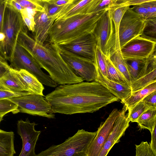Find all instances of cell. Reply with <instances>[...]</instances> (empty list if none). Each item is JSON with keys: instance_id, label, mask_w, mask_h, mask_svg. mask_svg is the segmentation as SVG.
Returning a JSON list of instances; mask_svg holds the SVG:
<instances>
[{"instance_id": "obj_23", "label": "cell", "mask_w": 156, "mask_h": 156, "mask_svg": "<svg viewBox=\"0 0 156 156\" xmlns=\"http://www.w3.org/2000/svg\"><path fill=\"white\" fill-rule=\"evenodd\" d=\"M155 91H156V82L141 90L132 93L129 98L121 102L126 106L128 110L142 101L147 96Z\"/></svg>"}, {"instance_id": "obj_7", "label": "cell", "mask_w": 156, "mask_h": 156, "mask_svg": "<svg viewBox=\"0 0 156 156\" xmlns=\"http://www.w3.org/2000/svg\"><path fill=\"white\" fill-rule=\"evenodd\" d=\"M97 46L109 58L115 51V34L110 12L107 10L97 22L93 33Z\"/></svg>"}, {"instance_id": "obj_15", "label": "cell", "mask_w": 156, "mask_h": 156, "mask_svg": "<svg viewBox=\"0 0 156 156\" xmlns=\"http://www.w3.org/2000/svg\"><path fill=\"white\" fill-rule=\"evenodd\" d=\"M97 43L93 33L79 38L67 44L58 46L65 50L94 62Z\"/></svg>"}, {"instance_id": "obj_38", "label": "cell", "mask_w": 156, "mask_h": 156, "mask_svg": "<svg viewBox=\"0 0 156 156\" xmlns=\"http://www.w3.org/2000/svg\"><path fill=\"white\" fill-rule=\"evenodd\" d=\"M31 94L27 92H16L0 88V100L10 98Z\"/></svg>"}, {"instance_id": "obj_8", "label": "cell", "mask_w": 156, "mask_h": 156, "mask_svg": "<svg viewBox=\"0 0 156 156\" xmlns=\"http://www.w3.org/2000/svg\"><path fill=\"white\" fill-rule=\"evenodd\" d=\"M9 99L17 105L19 112L48 119L55 118L51 105L43 96L29 94Z\"/></svg>"}, {"instance_id": "obj_42", "label": "cell", "mask_w": 156, "mask_h": 156, "mask_svg": "<svg viewBox=\"0 0 156 156\" xmlns=\"http://www.w3.org/2000/svg\"><path fill=\"white\" fill-rule=\"evenodd\" d=\"M142 101L150 107L156 108V91L147 96Z\"/></svg>"}, {"instance_id": "obj_16", "label": "cell", "mask_w": 156, "mask_h": 156, "mask_svg": "<svg viewBox=\"0 0 156 156\" xmlns=\"http://www.w3.org/2000/svg\"><path fill=\"white\" fill-rule=\"evenodd\" d=\"M55 20L54 17L48 16L43 7L40 11H36L34 16L35 23L33 39L37 44L43 45L47 41L49 29Z\"/></svg>"}, {"instance_id": "obj_17", "label": "cell", "mask_w": 156, "mask_h": 156, "mask_svg": "<svg viewBox=\"0 0 156 156\" xmlns=\"http://www.w3.org/2000/svg\"><path fill=\"white\" fill-rule=\"evenodd\" d=\"M95 0H70L54 16L55 20L65 19L76 15L91 13V9Z\"/></svg>"}, {"instance_id": "obj_27", "label": "cell", "mask_w": 156, "mask_h": 156, "mask_svg": "<svg viewBox=\"0 0 156 156\" xmlns=\"http://www.w3.org/2000/svg\"><path fill=\"white\" fill-rule=\"evenodd\" d=\"M105 57L107 64V76L106 77L114 82L124 85L130 86L122 74L113 65L109 58Z\"/></svg>"}, {"instance_id": "obj_20", "label": "cell", "mask_w": 156, "mask_h": 156, "mask_svg": "<svg viewBox=\"0 0 156 156\" xmlns=\"http://www.w3.org/2000/svg\"><path fill=\"white\" fill-rule=\"evenodd\" d=\"M150 59L144 58L124 59L129 74L130 84L142 77Z\"/></svg>"}, {"instance_id": "obj_44", "label": "cell", "mask_w": 156, "mask_h": 156, "mask_svg": "<svg viewBox=\"0 0 156 156\" xmlns=\"http://www.w3.org/2000/svg\"><path fill=\"white\" fill-rule=\"evenodd\" d=\"M10 66L6 60L0 59V78L6 74L10 69Z\"/></svg>"}, {"instance_id": "obj_40", "label": "cell", "mask_w": 156, "mask_h": 156, "mask_svg": "<svg viewBox=\"0 0 156 156\" xmlns=\"http://www.w3.org/2000/svg\"><path fill=\"white\" fill-rule=\"evenodd\" d=\"M141 4L147 9L151 18H156V0H148Z\"/></svg>"}, {"instance_id": "obj_49", "label": "cell", "mask_w": 156, "mask_h": 156, "mask_svg": "<svg viewBox=\"0 0 156 156\" xmlns=\"http://www.w3.org/2000/svg\"><path fill=\"white\" fill-rule=\"evenodd\" d=\"M4 116L0 114V123L1 121L3 119Z\"/></svg>"}, {"instance_id": "obj_9", "label": "cell", "mask_w": 156, "mask_h": 156, "mask_svg": "<svg viewBox=\"0 0 156 156\" xmlns=\"http://www.w3.org/2000/svg\"><path fill=\"white\" fill-rule=\"evenodd\" d=\"M147 20L130 7L127 10L121 19L119 26L120 48L129 41L141 35Z\"/></svg>"}, {"instance_id": "obj_21", "label": "cell", "mask_w": 156, "mask_h": 156, "mask_svg": "<svg viewBox=\"0 0 156 156\" xmlns=\"http://www.w3.org/2000/svg\"><path fill=\"white\" fill-rule=\"evenodd\" d=\"M0 88L13 92H27L14 69L11 68L6 74L0 78Z\"/></svg>"}, {"instance_id": "obj_50", "label": "cell", "mask_w": 156, "mask_h": 156, "mask_svg": "<svg viewBox=\"0 0 156 156\" xmlns=\"http://www.w3.org/2000/svg\"><path fill=\"white\" fill-rule=\"evenodd\" d=\"M2 0H0V2Z\"/></svg>"}, {"instance_id": "obj_31", "label": "cell", "mask_w": 156, "mask_h": 156, "mask_svg": "<svg viewBox=\"0 0 156 156\" xmlns=\"http://www.w3.org/2000/svg\"><path fill=\"white\" fill-rule=\"evenodd\" d=\"M94 62L97 69L104 76L106 77L107 64L106 57L97 46L95 50Z\"/></svg>"}, {"instance_id": "obj_41", "label": "cell", "mask_w": 156, "mask_h": 156, "mask_svg": "<svg viewBox=\"0 0 156 156\" xmlns=\"http://www.w3.org/2000/svg\"><path fill=\"white\" fill-rule=\"evenodd\" d=\"M141 4L133 6V7L131 8L133 11L142 16L146 20H147L151 19L147 9Z\"/></svg>"}, {"instance_id": "obj_3", "label": "cell", "mask_w": 156, "mask_h": 156, "mask_svg": "<svg viewBox=\"0 0 156 156\" xmlns=\"http://www.w3.org/2000/svg\"><path fill=\"white\" fill-rule=\"evenodd\" d=\"M106 10L55 20L48 31L49 44L61 45L93 33L97 22Z\"/></svg>"}, {"instance_id": "obj_5", "label": "cell", "mask_w": 156, "mask_h": 156, "mask_svg": "<svg viewBox=\"0 0 156 156\" xmlns=\"http://www.w3.org/2000/svg\"><path fill=\"white\" fill-rule=\"evenodd\" d=\"M96 133V131L78 129L63 143L52 145L36 156H86L88 147Z\"/></svg>"}, {"instance_id": "obj_14", "label": "cell", "mask_w": 156, "mask_h": 156, "mask_svg": "<svg viewBox=\"0 0 156 156\" xmlns=\"http://www.w3.org/2000/svg\"><path fill=\"white\" fill-rule=\"evenodd\" d=\"M127 110L124 105L98 156H107L113 146L119 142L121 138L124 135L130 122L126 114Z\"/></svg>"}, {"instance_id": "obj_25", "label": "cell", "mask_w": 156, "mask_h": 156, "mask_svg": "<svg viewBox=\"0 0 156 156\" xmlns=\"http://www.w3.org/2000/svg\"><path fill=\"white\" fill-rule=\"evenodd\" d=\"M130 7L124 6L119 7L112 6L109 9L115 27L116 51H118L120 49L119 37L120 22L125 12Z\"/></svg>"}, {"instance_id": "obj_18", "label": "cell", "mask_w": 156, "mask_h": 156, "mask_svg": "<svg viewBox=\"0 0 156 156\" xmlns=\"http://www.w3.org/2000/svg\"><path fill=\"white\" fill-rule=\"evenodd\" d=\"M97 72L95 81L100 83L121 101L130 97L132 94L130 86L121 84L108 80L97 69Z\"/></svg>"}, {"instance_id": "obj_35", "label": "cell", "mask_w": 156, "mask_h": 156, "mask_svg": "<svg viewBox=\"0 0 156 156\" xmlns=\"http://www.w3.org/2000/svg\"><path fill=\"white\" fill-rule=\"evenodd\" d=\"M117 0H95L91 10V13L108 10L114 4Z\"/></svg>"}, {"instance_id": "obj_19", "label": "cell", "mask_w": 156, "mask_h": 156, "mask_svg": "<svg viewBox=\"0 0 156 156\" xmlns=\"http://www.w3.org/2000/svg\"><path fill=\"white\" fill-rule=\"evenodd\" d=\"M14 70L17 76L26 88L27 92L31 94L44 96L43 94L44 86L34 75L24 69Z\"/></svg>"}, {"instance_id": "obj_24", "label": "cell", "mask_w": 156, "mask_h": 156, "mask_svg": "<svg viewBox=\"0 0 156 156\" xmlns=\"http://www.w3.org/2000/svg\"><path fill=\"white\" fill-rule=\"evenodd\" d=\"M156 108L151 107L138 118L136 122L141 129L148 130L151 133L156 126Z\"/></svg>"}, {"instance_id": "obj_46", "label": "cell", "mask_w": 156, "mask_h": 156, "mask_svg": "<svg viewBox=\"0 0 156 156\" xmlns=\"http://www.w3.org/2000/svg\"><path fill=\"white\" fill-rule=\"evenodd\" d=\"M6 4L20 13L23 9L16 0H6Z\"/></svg>"}, {"instance_id": "obj_12", "label": "cell", "mask_w": 156, "mask_h": 156, "mask_svg": "<svg viewBox=\"0 0 156 156\" xmlns=\"http://www.w3.org/2000/svg\"><path fill=\"white\" fill-rule=\"evenodd\" d=\"M35 122H31L28 118L25 121L18 120L17 123V133L22 141V147L19 156H36L35 149L36 143L41 131H37Z\"/></svg>"}, {"instance_id": "obj_10", "label": "cell", "mask_w": 156, "mask_h": 156, "mask_svg": "<svg viewBox=\"0 0 156 156\" xmlns=\"http://www.w3.org/2000/svg\"><path fill=\"white\" fill-rule=\"evenodd\" d=\"M57 46L64 60L77 76L87 82L95 81L97 76V68L93 61Z\"/></svg>"}, {"instance_id": "obj_1", "label": "cell", "mask_w": 156, "mask_h": 156, "mask_svg": "<svg viewBox=\"0 0 156 156\" xmlns=\"http://www.w3.org/2000/svg\"><path fill=\"white\" fill-rule=\"evenodd\" d=\"M54 113H93L120 100L97 81L60 85L45 96Z\"/></svg>"}, {"instance_id": "obj_36", "label": "cell", "mask_w": 156, "mask_h": 156, "mask_svg": "<svg viewBox=\"0 0 156 156\" xmlns=\"http://www.w3.org/2000/svg\"><path fill=\"white\" fill-rule=\"evenodd\" d=\"M135 145V156H156L151 150L147 141H142L139 145Z\"/></svg>"}, {"instance_id": "obj_37", "label": "cell", "mask_w": 156, "mask_h": 156, "mask_svg": "<svg viewBox=\"0 0 156 156\" xmlns=\"http://www.w3.org/2000/svg\"><path fill=\"white\" fill-rule=\"evenodd\" d=\"M43 7L48 16L54 17L62 9L63 5L58 6L50 3L47 0H42Z\"/></svg>"}, {"instance_id": "obj_2", "label": "cell", "mask_w": 156, "mask_h": 156, "mask_svg": "<svg viewBox=\"0 0 156 156\" xmlns=\"http://www.w3.org/2000/svg\"><path fill=\"white\" fill-rule=\"evenodd\" d=\"M17 44L27 51L40 67L46 70L51 79L58 84H73L83 81L64 60L56 45L49 44L39 45L28 35L26 30L22 31L19 34Z\"/></svg>"}, {"instance_id": "obj_33", "label": "cell", "mask_w": 156, "mask_h": 156, "mask_svg": "<svg viewBox=\"0 0 156 156\" xmlns=\"http://www.w3.org/2000/svg\"><path fill=\"white\" fill-rule=\"evenodd\" d=\"M10 112L13 114L19 112L17 105L9 99L0 100V114L4 116Z\"/></svg>"}, {"instance_id": "obj_4", "label": "cell", "mask_w": 156, "mask_h": 156, "mask_svg": "<svg viewBox=\"0 0 156 156\" xmlns=\"http://www.w3.org/2000/svg\"><path fill=\"white\" fill-rule=\"evenodd\" d=\"M23 30H27L20 13L6 4L0 35V53L6 60L11 61L18 37Z\"/></svg>"}, {"instance_id": "obj_11", "label": "cell", "mask_w": 156, "mask_h": 156, "mask_svg": "<svg viewBox=\"0 0 156 156\" xmlns=\"http://www.w3.org/2000/svg\"><path fill=\"white\" fill-rule=\"evenodd\" d=\"M156 42L139 36L127 42L120 50L124 59L146 58L156 51Z\"/></svg>"}, {"instance_id": "obj_6", "label": "cell", "mask_w": 156, "mask_h": 156, "mask_svg": "<svg viewBox=\"0 0 156 156\" xmlns=\"http://www.w3.org/2000/svg\"><path fill=\"white\" fill-rule=\"evenodd\" d=\"M10 68L16 70H25L34 75L43 84L55 87L58 84L44 73L34 59L23 47L17 44L10 61Z\"/></svg>"}, {"instance_id": "obj_48", "label": "cell", "mask_w": 156, "mask_h": 156, "mask_svg": "<svg viewBox=\"0 0 156 156\" xmlns=\"http://www.w3.org/2000/svg\"><path fill=\"white\" fill-rule=\"evenodd\" d=\"M0 59L4 60H6L5 59L3 58L2 55H1L0 53Z\"/></svg>"}, {"instance_id": "obj_32", "label": "cell", "mask_w": 156, "mask_h": 156, "mask_svg": "<svg viewBox=\"0 0 156 156\" xmlns=\"http://www.w3.org/2000/svg\"><path fill=\"white\" fill-rule=\"evenodd\" d=\"M36 12L29 9H23L20 13L25 25L32 33L34 31V16Z\"/></svg>"}, {"instance_id": "obj_26", "label": "cell", "mask_w": 156, "mask_h": 156, "mask_svg": "<svg viewBox=\"0 0 156 156\" xmlns=\"http://www.w3.org/2000/svg\"><path fill=\"white\" fill-rule=\"evenodd\" d=\"M109 58L113 65L120 72L130 85L129 74L120 50L115 51L110 56Z\"/></svg>"}, {"instance_id": "obj_28", "label": "cell", "mask_w": 156, "mask_h": 156, "mask_svg": "<svg viewBox=\"0 0 156 156\" xmlns=\"http://www.w3.org/2000/svg\"><path fill=\"white\" fill-rule=\"evenodd\" d=\"M156 82V69L131 83L132 93L141 90L149 85Z\"/></svg>"}, {"instance_id": "obj_45", "label": "cell", "mask_w": 156, "mask_h": 156, "mask_svg": "<svg viewBox=\"0 0 156 156\" xmlns=\"http://www.w3.org/2000/svg\"><path fill=\"white\" fill-rule=\"evenodd\" d=\"M151 134V140L149 143L150 147L153 153L156 155V126Z\"/></svg>"}, {"instance_id": "obj_13", "label": "cell", "mask_w": 156, "mask_h": 156, "mask_svg": "<svg viewBox=\"0 0 156 156\" xmlns=\"http://www.w3.org/2000/svg\"><path fill=\"white\" fill-rule=\"evenodd\" d=\"M120 111L117 108L114 109L105 122L101 124L96 135L88 147L86 156H98Z\"/></svg>"}, {"instance_id": "obj_43", "label": "cell", "mask_w": 156, "mask_h": 156, "mask_svg": "<svg viewBox=\"0 0 156 156\" xmlns=\"http://www.w3.org/2000/svg\"><path fill=\"white\" fill-rule=\"evenodd\" d=\"M6 0H2L0 2V35L2 28Z\"/></svg>"}, {"instance_id": "obj_30", "label": "cell", "mask_w": 156, "mask_h": 156, "mask_svg": "<svg viewBox=\"0 0 156 156\" xmlns=\"http://www.w3.org/2000/svg\"><path fill=\"white\" fill-rule=\"evenodd\" d=\"M140 36L156 42V18L147 20L143 33Z\"/></svg>"}, {"instance_id": "obj_29", "label": "cell", "mask_w": 156, "mask_h": 156, "mask_svg": "<svg viewBox=\"0 0 156 156\" xmlns=\"http://www.w3.org/2000/svg\"><path fill=\"white\" fill-rule=\"evenodd\" d=\"M150 108L142 101L128 110L127 117L130 122H136L140 116Z\"/></svg>"}, {"instance_id": "obj_39", "label": "cell", "mask_w": 156, "mask_h": 156, "mask_svg": "<svg viewBox=\"0 0 156 156\" xmlns=\"http://www.w3.org/2000/svg\"><path fill=\"white\" fill-rule=\"evenodd\" d=\"M148 0H117L113 6L116 7L130 6L140 5L147 1Z\"/></svg>"}, {"instance_id": "obj_34", "label": "cell", "mask_w": 156, "mask_h": 156, "mask_svg": "<svg viewBox=\"0 0 156 156\" xmlns=\"http://www.w3.org/2000/svg\"><path fill=\"white\" fill-rule=\"evenodd\" d=\"M23 9H27L36 11L43 9L42 0H16Z\"/></svg>"}, {"instance_id": "obj_47", "label": "cell", "mask_w": 156, "mask_h": 156, "mask_svg": "<svg viewBox=\"0 0 156 156\" xmlns=\"http://www.w3.org/2000/svg\"><path fill=\"white\" fill-rule=\"evenodd\" d=\"M70 0H47L48 2L58 6L63 5L69 3Z\"/></svg>"}, {"instance_id": "obj_22", "label": "cell", "mask_w": 156, "mask_h": 156, "mask_svg": "<svg viewBox=\"0 0 156 156\" xmlns=\"http://www.w3.org/2000/svg\"><path fill=\"white\" fill-rule=\"evenodd\" d=\"M15 135L12 131L7 132L0 129V156H14Z\"/></svg>"}]
</instances>
